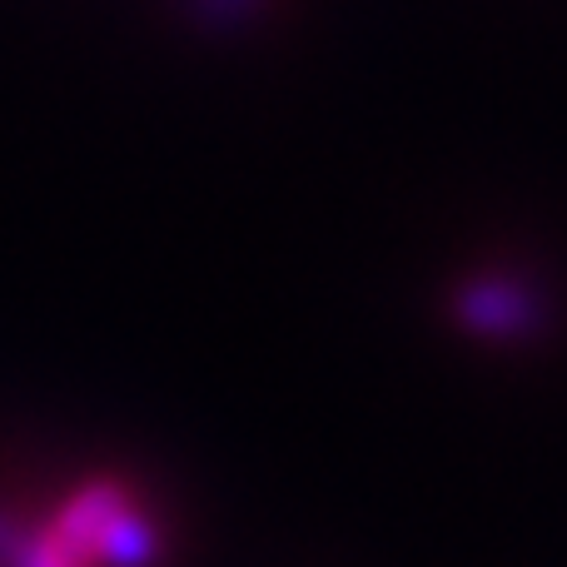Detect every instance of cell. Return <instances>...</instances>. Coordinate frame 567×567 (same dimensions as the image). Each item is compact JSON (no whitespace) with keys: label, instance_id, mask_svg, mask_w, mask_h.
Returning <instances> with one entry per match:
<instances>
[]
</instances>
